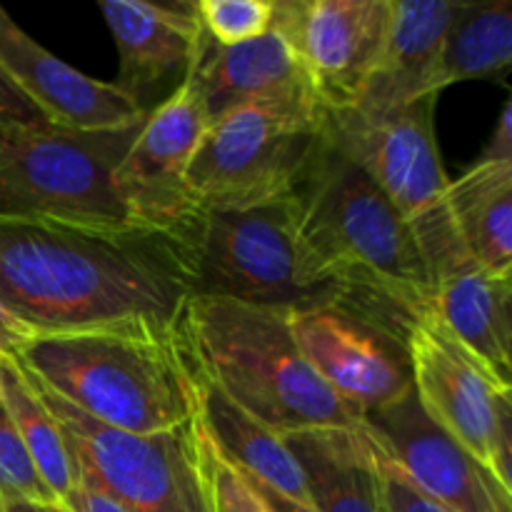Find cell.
I'll use <instances>...</instances> for the list:
<instances>
[{
	"label": "cell",
	"mask_w": 512,
	"mask_h": 512,
	"mask_svg": "<svg viewBox=\"0 0 512 512\" xmlns=\"http://www.w3.org/2000/svg\"><path fill=\"white\" fill-rule=\"evenodd\" d=\"M0 403L48 488L53 490L58 503H63L78 483L73 455L58 420L33 388L28 373L13 358H0Z\"/></svg>",
	"instance_id": "24"
},
{
	"label": "cell",
	"mask_w": 512,
	"mask_h": 512,
	"mask_svg": "<svg viewBox=\"0 0 512 512\" xmlns=\"http://www.w3.org/2000/svg\"><path fill=\"white\" fill-rule=\"evenodd\" d=\"M0 70L55 125L110 130L140 123L148 113L113 83L83 75L55 58L0 8Z\"/></svg>",
	"instance_id": "17"
},
{
	"label": "cell",
	"mask_w": 512,
	"mask_h": 512,
	"mask_svg": "<svg viewBox=\"0 0 512 512\" xmlns=\"http://www.w3.org/2000/svg\"><path fill=\"white\" fill-rule=\"evenodd\" d=\"M323 120L310 123L248 108L210 123L188 170L200 213L293 198L323 138Z\"/></svg>",
	"instance_id": "9"
},
{
	"label": "cell",
	"mask_w": 512,
	"mask_h": 512,
	"mask_svg": "<svg viewBox=\"0 0 512 512\" xmlns=\"http://www.w3.org/2000/svg\"><path fill=\"white\" fill-rule=\"evenodd\" d=\"M55 512H70V510H68V508H63V505L58 503V505H55Z\"/></svg>",
	"instance_id": "35"
},
{
	"label": "cell",
	"mask_w": 512,
	"mask_h": 512,
	"mask_svg": "<svg viewBox=\"0 0 512 512\" xmlns=\"http://www.w3.org/2000/svg\"><path fill=\"white\" fill-rule=\"evenodd\" d=\"M205 35L218 45H240L273 30V0H198Z\"/></svg>",
	"instance_id": "26"
},
{
	"label": "cell",
	"mask_w": 512,
	"mask_h": 512,
	"mask_svg": "<svg viewBox=\"0 0 512 512\" xmlns=\"http://www.w3.org/2000/svg\"><path fill=\"white\" fill-rule=\"evenodd\" d=\"M435 98L428 95L385 118L325 113L323 130L398 208L410 228L445 210L448 175L435 140Z\"/></svg>",
	"instance_id": "13"
},
{
	"label": "cell",
	"mask_w": 512,
	"mask_h": 512,
	"mask_svg": "<svg viewBox=\"0 0 512 512\" xmlns=\"http://www.w3.org/2000/svg\"><path fill=\"white\" fill-rule=\"evenodd\" d=\"M383 320L400 335L423 413L512 488V385L470 353L430 303L390 308Z\"/></svg>",
	"instance_id": "8"
},
{
	"label": "cell",
	"mask_w": 512,
	"mask_h": 512,
	"mask_svg": "<svg viewBox=\"0 0 512 512\" xmlns=\"http://www.w3.org/2000/svg\"><path fill=\"white\" fill-rule=\"evenodd\" d=\"M0 125H50V120L10 83L3 70H0Z\"/></svg>",
	"instance_id": "29"
},
{
	"label": "cell",
	"mask_w": 512,
	"mask_h": 512,
	"mask_svg": "<svg viewBox=\"0 0 512 512\" xmlns=\"http://www.w3.org/2000/svg\"><path fill=\"white\" fill-rule=\"evenodd\" d=\"M185 333L200 375L275 433L363 425L303 358L285 310L193 295Z\"/></svg>",
	"instance_id": "4"
},
{
	"label": "cell",
	"mask_w": 512,
	"mask_h": 512,
	"mask_svg": "<svg viewBox=\"0 0 512 512\" xmlns=\"http://www.w3.org/2000/svg\"><path fill=\"white\" fill-rule=\"evenodd\" d=\"M295 200L310 263L345 300L373 310L430 303L410 223L325 130Z\"/></svg>",
	"instance_id": "3"
},
{
	"label": "cell",
	"mask_w": 512,
	"mask_h": 512,
	"mask_svg": "<svg viewBox=\"0 0 512 512\" xmlns=\"http://www.w3.org/2000/svg\"><path fill=\"white\" fill-rule=\"evenodd\" d=\"M480 160H512V103H505L495 133L490 135V143Z\"/></svg>",
	"instance_id": "32"
},
{
	"label": "cell",
	"mask_w": 512,
	"mask_h": 512,
	"mask_svg": "<svg viewBox=\"0 0 512 512\" xmlns=\"http://www.w3.org/2000/svg\"><path fill=\"white\" fill-rule=\"evenodd\" d=\"M512 65V3L458 0L440 53L438 90L463 80L498 78Z\"/></svg>",
	"instance_id": "23"
},
{
	"label": "cell",
	"mask_w": 512,
	"mask_h": 512,
	"mask_svg": "<svg viewBox=\"0 0 512 512\" xmlns=\"http://www.w3.org/2000/svg\"><path fill=\"white\" fill-rule=\"evenodd\" d=\"M0 500L5 505L58 503L55 493L40 475L35 460L30 458L25 443L20 440L13 420L5 413L3 403H0Z\"/></svg>",
	"instance_id": "25"
},
{
	"label": "cell",
	"mask_w": 512,
	"mask_h": 512,
	"mask_svg": "<svg viewBox=\"0 0 512 512\" xmlns=\"http://www.w3.org/2000/svg\"><path fill=\"white\" fill-rule=\"evenodd\" d=\"M205 465H208L215 512H270L250 480L218 453L208 430H205Z\"/></svg>",
	"instance_id": "27"
},
{
	"label": "cell",
	"mask_w": 512,
	"mask_h": 512,
	"mask_svg": "<svg viewBox=\"0 0 512 512\" xmlns=\"http://www.w3.org/2000/svg\"><path fill=\"white\" fill-rule=\"evenodd\" d=\"M145 120L125 128L0 125V215L78 225H135L113 173Z\"/></svg>",
	"instance_id": "5"
},
{
	"label": "cell",
	"mask_w": 512,
	"mask_h": 512,
	"mask_svg": "<svg viewBox=\"0 0 512 512\" xmlns=\"http://www.w3.org/2000/svg\"><path fill=\"white\" fill-rule=\"evenodd\" d=\"M512 275H498L470 255L430 278V305L450 333L512 385Z\"/></svg>",
	"instance_id": "19"
},
{
	"label": "cell",
	"mask_w": 512,
	"mask_h": 512,
	"mask_svg": "<svg viewBox=\"0 0 512 512\" xmlns=\"http://www.w3.org/2000/svg\"><path fill=\"white\" fill-rule=\"evenodd\" d=\"M75 478H78V483L70 490L68 498L60 503L63 508H68L70 512H125L110 495H105L88 478H83V475H75Z\"/></svg>",
	"instance_id": "30"
},
{
	"label": "cell",
	"mask_w": 512,
	"mask_h": 512,
	"mask_svg": "<svg viewBox=\"0 0 512 512\" xmlns=\"http://www.w3.org/2000/svg\"><path fill=\"white\" fill-rule=\"evenodd\" d=\"M445 208L470 258L490 273L512 275V160H478L448 180Z\"/></svg>",
	"instance_id": "21"
},
{
	"label": "cell",
	"mask_w": 512,
	"mask_h": 512,
	"mask_svg": "<svg viewBox=\"0 0 512 512\" xmlns=\"http://www.w3.org/2000/svg\"><path fill=\"white\" fill-rule=\"evenodd\" d=\"M100 10L120 58L113 85L150 113L185 83L193 68L203 35L195 3L103 0Z\"/></svg>",
	"instance_id": "16"
},
{
	"label": "cell",
	"mask_w": 512,
	"mask_h": 512,
	"mask_svg": "<svg viewBox=\"0 0 512 512\" xmlns=\"http://www.w3.org/2000/svg\"><path fill=\"white\" fill-rule=\"evenodd\" d=\"M193 280L195 245L178 235L0 215V303L38 335L133 318L180 323Z\"/></svg>",
	"instance_id": "1"
},
{
	"label": "cell",
	"mask_w": 512,
	"mask_h": 512,
	"mask_svg": "<svg viewBox=\"0 0 512 512\" xmlns=\"http://www.w3.org/2000/svg\"><path fill=\"white\" fill-rule=\"evenodd\" d=\"M58 505V503H55ZM55 505H28V503H13L5 505V512H55Z\"/></svg>",
	"instance_id": "34"
},
{
	"label": "cell",
	"mask_w": 512,
	"mask_h": 512,
	"mask_svg": "<svg viewBox=\"0 0 512 512\" xmlns=\"http://www.w3.org/2000/svg\"><path fill=\"white\" fill-rule=\"evenodd\" d=\"M273 3V28L295 50L325 113L353 108L383 55L393 0Z\"/></svg>",
	"instance_id": "12"
},
{
	"label": "cell",
	"mask_w": 512,
	"mask_h": 512,
	"mask_svg": "<svg viewBox=\"0 0 512 512\" xmlns=\"http://www.w3.org/2000/svg\"><path fill=\"white\" fill-rule=\"evenodd\" d=\"M193 295L295 310L340 303L345 293L310 263L300 240L298 200L250 210H208L195 238Z\"/></svg>",
	"instance_id": "7"
},
{
	"label": "cell",
	"mask_w": 512,
	"mask_h": 512,
	"mask_svg": "<svg viewBox=\"0 0 512 512\" xmlns=\"http://www.w3.org/2000/svg\"><path fill=\"white\" fill-rule=\"evenodd\" d=\"M28 378L63 430L75 475L98 485L125 512H215L200 413L160 433H123Z\"/></svg>",
	"instance_id": "6"
},
{
	"label": "cell",
	"mask_w": 512,
	"mask_h": 512,
	"mask_svg": "<svg viewBox=\"0 0 512 512\" xmlns=\"http://www.w3.org/2000/svg\"><path fill=\"white\" fill-rule=\"evenodd\" d=\"M293 450L315 512H390L373 443L360 428L283 435Z\"/></svg>",
	"instance_id": "20"
},
{
	"label": "cell",
	"mask_w": 512,
	"mask_h": 512,
	"mask_svg": "<svg viewBox=\"0 0 512 512\" xmlns=\"http://www.w3.org/2000/svg\"><path fill=\"white\" fill-rule=\"evenodd\" d=\"M185 80L198 93L210 123L248 108L310 123L325 118L298 55L275 28L240 45H218L203 30Z\"/></svg>",
	"instance_id": "15"
},
{
	"label": "cell",
	"mask_w": 512,
	"mask_h": 512,
	"mask_svg": "<svg viewBox=\"0 0 512 512\" xmlns=\"http://www.w3.org/2000/svg\"><path fill=\"white\" fill-rule=\"evenodd\" d=\"M240 473H243V470H240ZM243 475H245V473H243ZM245 478L250 480V485H253L255 493H258L260 498H263V503L268 505L270 512H315L313 508H310L308 503H298V500L285 498V495L275 493L273 488H268V485L260 483V480L250 478V475H245Z\"/></svg>",
	"instance_id": "33"
},
{
	"label": "cell",
	"mask_w": 512,
	"mask_h": 512,
	"mask_svg": "<svg viewBox=\"0 0 512 512\" xmlns=\"http://www.w3.org/2000/svg\"><path fill=\"white\" fill-rule=\"evenodd\" d=\"M200 418L213 445L228 463L273 488L275 493L298 503H308L303 470L283 435L238 408L203 375H200Z\"/></svg>",
	"instance_id": "22"
},
{
	"label": "cell",
	"mask_w": 512,
	"mask_h": 512,
	"mask_svg": "<svg viewBox=\"0 0 512 512\" xmlns=\"http://www.w3.org/2000/svg\"><path fill=\"white\" fill-rule=\"evenodd\" d=\"M368 435V433H365ZM373 443V440H370ZM375 455H378L380 465V478H383V490H385V503H388L390 512H453L445 505L435 503L433 498L423 493V490L415 488L408 478L403 475V470L373 443Z\"/></svg>",
	"instance_id": "28"
},
{
	"label": "cell",
	"mask_w": 512,
	"mask_h": 512,
	"mask_svg": "<svg viewBox=\"0 0 512 512\" xmlns=\"http://www.w3.org/2000/svg\"><path fill=\"white\" fill-rule=\"evenodd\" d=\"M35 330L25 320H20L13 310L0 303V358H18L30 340H35Z\"/></svg>",
	"instance_id": "31"
},
{
	"label": "cell",
	"mask_w": 512,
	"mask_h": 512,
	"mask_svg": "<svg viewBox=\"0 0 512 512\" xmlns=\"http://www.w3.org/2000/svg\"><path fill=\"white\" fill-rule=\"evenodd\" d=\"M15 360L50 393L123 433H160L200 413V370L185 318L35 335Z\"/></svg>",
	"instance_id": "2"
},
{
	"label": "cell",
	"mask_w": 512,
	"mask_h": 512,
	"mask_svg": "<svg viewBox=\"0 0 512 512\" xmlns=\"http://www.w3.org/2000/svg\"><path fill=\"white\" fill-rule=\"evenodd\" d=\"M0 512H5V503H3V500H0Z\"/></svg>",
	"instance_id": "36"
},
{
	"label": "cell",
	"mask_w": 512,
	"mask_h": 512,
	"mask_svg": "<svg viewBox=\"0 0 512 512\" xmlns=\"http://www.w3.org/2000/svg\"><path fill=\"white\" fill-rule=\"evenodd\" d=\"M363 430L435 503L453 512H512V488L435 425L415 393L365 415Z\"/></svg>",
	"instance_id": "14"
},
{
	"label": "cell",
	"mask_w": 512,
	"mask_h": 512,
	"mask_svg": "<svg viewBox=\"0 0 512 512\" xmlns=\"http://www.w3.org/2000/svg\"><path fill=\"white\" fill-rule=\"evenodd\" d=\"M288 323L310 368L360 418L413 393L400 335L368 310L340 300L288 313Z\"/></svg>",
	"instance_id": "11"
},
{
	"label": "cell",
	"mask_w": 512,
	"mask_h": 512,
	"mask_svg": "<svg viewBox=\"0 0 512 512\" xmlns=\"http://www.w3.org/2000/svg\"><path fill=\"white\" fill-rule=\"evenodd\" d=\"M208 128V113L188 80L150 110L113 173L115 190L135 225L195 245L203 213L190 195L188 170Z\"/></svg>",
	"instance_id": "10"
},
{
	"label": "cell",
	"mask_w": 512,
	"mask_h": 512,
	"mask_svg": "<svg viewBox=\"0 0 512 512\" xmlns=\"http://www.w3.org/2000/svg\"><path fill=\"white\" fill-rule=\"evenodd\" d=\"M458 0H393L383 55L358 103L345 113L363 120L385 118L428 95H438L445 33Z\"/></svg>",
	"instance_id": "18"
}]
</instances>
